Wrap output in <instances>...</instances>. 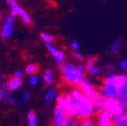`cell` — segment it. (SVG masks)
Returning <instances> with one entry per match:
<instances>
[{
	"mask_svg": "<svg viewBox=\"0 0 127 126\" xmlns=\"http://www.w3.org/2000/svg\"><path fill=\"white\" fill-rule=\"evenodd\" d=\"M125 82V75H109L103 83L102 89L99 91L103 98H118L120 94V88Z\"/></svg>",
	"mask_w": 127,
	"mask_h": 126,
	"instance_id": "obj_1",
	"label": "cell"
},
{
	"mask_svg": "<svg viewBox=\"0 0 127 126\" xmlns=\"http://www.w3.org/2000/svg\"><path fill=\"white\" fill-rule=\"evenodd\" d=\"M71 95L77 105L79 116L85 118H90L94 114V104L91 97L85 95L80 89H73L71 91Z\"/></svg>",
	"mask_w": 127,
	"mask_h": 126,
	"instance_id": "obj_2",
	"label": "cell"
},
{
	"mask_svg": "<svg viewBox=\"0 0 127 126\" xmlns=\"http://www.w3.org/2000/svg\"><path fill=\"white\" fill-rule=\"evenodd\" d=\"M86 72V65L77 67L73 64H65L62 67V74L64 79L71 85H78L79 82L84 79Z\"/></svg>",
	"mask_w": 127,
	"mask_h": 126,
	"instance_id": "obj_3",
	"label": "cell"
},
{
	"mask_svg": "<svg viewBox=\"0 0 127 126\" xmlns=\"http://www.w3.org/2000/svg\"><path fill=\"white\" fill-rule=\"evenodd\" d=\"M102 108L108 110V111L113 114V113H123L124 111V106L122 105L121 101L118 98H104L102 102Z\"/></svg>",
	"mask_w": 127,
	"mask_h": 126,
	"instance_id": "obj_4",
	"label": "cell"
},
{
	"mask_svg": "<svg viewBox=\"0 0 127 126\" xmlns=\"http://www.w3.org/2000/svg\"><path fill=\"white\" fill-rule=\"evenodd\" d=\"M65 102H64V109L68 115L69 118H74V119H78L79 117V112H78V108H77V105L71 95V93H67L65 96Z\"/></svg>",
	"mask_w": 127,
	"mask_h": 126,
	"instance_id": "obj_5",
	"label": "cell"
},
{
	"mask_svg": "<svg viewBox=\"0 0 127 126\" xmlns=\"http://www.w3.org/2000/svg\"><path fill=\"white\" fill-rule=\"evenodd\" d=\"M69 117L63 106L57 105L54 111V124L56 126H66Z\"/></svg>",
	"mask_w": 127,
	"mask_h": 126,
	"instance_id": "obj_6",
	"label": "cell"
},
{
	"mask_svg": "<svg viewBox=\"0 0 127 126\" xmlns=\"http://www.w3.org/2000/svg\"><path fill=\"white\" fill-rule=\"evenodd\" d=\"M45 46H46L47 51L50 52V54L56 60L57 65L62 68L64 65H65L64 64V62H65V53H64L63 51H61V50H58L56 46L53 45L51 42H45Z\"/></svg>",
	"mask_w": 127,
	"mask_h": 126,
	"instance_id": "obj_7",
	"label": "cell"
},
{
	"mask_svg": "<svg viewBox=\"0 0 127 126\" xmlns=\"http://www.w3.org/2000/svg\"><path fill=\"white\" fill-rule=\"evenodd\" d=\"M13 25H14V17L13 15L6 16L3 20V25L1 28V35L3 38H9L13 33Z\"/></svg>",
	"mask_w": 127,
	"mask_h": 126,
	"instance_id": "obj_8",
	"label": "cell"
},
{
	"mask_svg": "<svg viewBox=\"0 0 127 126\" xmlns=\"http://www.w3.org/2000/svg\"><path fill=\"white\" fill-rule=\"evenodd\" d=\"M77 86H78L79 89H80L85 94V95H87L89 97H91L92 95H94V94L97 92L96 88L92 85V83L89 80H87V79H85V78L83 79L82 81L79 82V84Z\"/></svg>",
	"mask_w": 127,
	"mask_h": 126,
	"instance_id": "obj_9",
	"label": "cell"
},
{
	"mask_svg": "<svg viewBox=\"0 0 127 126\" xmlns=\"http://www.w3.org/2000/svg\"><path fill=\"white\" fill-rule=\"evenodd\" d=\"M98 123L97 125L99 126H111L113 125V121L111 118V113L108 110L102 108L100 110V112L98 113Z\"/></svg>",
	"mask_w": 127,
	"mask_h": 126,
	"instance_id": "obj_10",
	"label": "cell"
},
{
	"mask_svg": "<svg viewBox=\"0 0 127 126\" xmlns=\"http://www.w3.org/2000/svg\"><path fill=\"white\" fill-rule=\"evenodd\" d=\"M7 84H8V86H9L11 92H12V91H17V90L22 86V79L13 76L12 78H10L9 80H8Z\"/></svg>",
	"mask_w": 127,
	"mask_h": 126,
	"instance_id": "obj_11",
	"label": "cell"
},
{
	"mask_svg": "<svg viewBox=\"0 0 127 126\" xmlns=\"http://www.w3.org/2000/svg\"><path fill=\"white\" fill-rule=\"evenodd\" d=\"M119 100L121 101V103L124 107L127 105V74H125V82L122 85V87L120 88Z\"/></svg>",
	"mask_w": 127,
	"mask_h": 126,
	"instance_id": "obj_12",
	"label": "cell"
},
{
	"mask_svg": "<svg viewBox=\"0 0 127 126\" xmlns=\"http://www.w3.org/2000/svg\"><path fill=\"white\" fill-rule=\"evenodd\" d=\"M7 4L10 8V13L13 16H16V15H19L20 11L22 10V8L15 2V0H7Z\"/></svg>",
	"mask_w": 127,
	"mask_h": 126,
	"instance_id": "obj_13",
	"label": "cell"
},
{
	"mask_svg": "<svg viewBox=\"0 0 127 126\" xmlns=\"http://www.w3.org/2000/svg\"><path fill=\"white\" fill-rule=\"evenodd\" d=\"M43 82L46 84V85H51L53 84L54 82V79H55V73L54 71L52 70H45L44 73H43Z\"/></svg>",
	"mask_w": 127,
	"mask_h": 126,
	"instance_id": "obj_14",
	"label": "cell"
},
{
	"mask_svg": "<svg viewBox=\"0 0 127 126\" xmlns=\"http://www.w3.org/2000/svg\"><path fill=\"white\" fill-rule=\"evenodd\" d=\"M55 97H57V89L56 88H49V90L46 91L45 96H44V101L45 103H51Z\"/></svg>",
	"mask_w": 127,
	"mask_h": 126,
	"instance_id": "obj_15",
	"label": "cell"
},
{
	"mask_svg": "<svg viewBox=\"0 0 127 126\" xmlns=\"http://www.w3.org/2000/svg\"><path fill=\"white\" fill-rule=\"evenodd\" d=\"M27 123L29 126H36L37 125V116L34 111H30L27 114Z\"/></svg>",
	"mask_w": 127,
	"mask_h": 126,
	"instance_id": "obj_16",
	"label": "cell"
},
{
	"mask_svg": "<svg viewBox=\"0 0 127 126\" xmlns=\"http://www.w3.org/2000/svg\"><path fill=\"white\" fill-rule=\"evenodd\" d=\"M91 99L93 101L94 106H98V107H102V102H103V97L100 95L99 92H96L94 95L91 96Z\"/></svg>",
	"mask_w": 127,
	"mask_h": 126,
	"instance_id": "obj_17",
	"label": "cell"
},
{
	"mask_svg": "<svg viewBox=\"0 0 127 126\" xmlns=\"http://www.w3.org/2000/svg\"><path fill=\"white\" fill-rule=\"evenodd\" d=\"M38 69H39V68H38L37 65H35V64H29V65H27L26 68H25V73L30 76V75H33V74L37 73Z\"/></svg>",
	"mask_w": 127,
	"mask_h": 126,
	"instance_id": "obj_18",
	"label": "cell"
},
{
	"mask_svg": "<svg viewBox=\"0 0 127 126\" xmlns=\"http://www.w3.org/2000/svg\"><path fill=\"white\" fill-rule=\"evenodd\" d=\"M1 92H2V97H3V99H7V98L10 96L11 90H10V88H9V86H8L7 83L4 84V85L2 86V88H1Z\"/></svg>",
	"mask_w": 127,
	"mask_h": 126,
	"instance_id": "obj_19",
	"label": "cell"
},
{
	"mask_svg": "<svg viewBox=\"0 0 127 126\" xmlns=\"http://www.w3.org/2000/svg\"><path fill=\"white\" fill-rule=\"evenodd\" d=\"M120 45H121L120 39H116V40L113 42V44L111 45V49H110L111 53H112V54H116V53L119 51V49H120Z\"/></svg>",
	"mask_w": 127,
	"mask_h": 126,
	"instance_id": "obj_20",
	"label": "cell"
},
{
	"mask_svg": "<svg viewBox=\"0 0 127 126\" xmlns=\"http://www.w3.org/2000/svg\"><path fill=\"white\" fill-rule=\"evenodd\" d=\"M87 71H88L92 76H98V75L100 74V72H101L100 68H99V67H97L96 65L92 66V67H91V68H89Z\"/></svg>",
	"mask_w": 127,
	"mask_h": 126,
	"instance_id": "obj_21",
	"label": "cell"
},
{
	"mask_svg": "<svg viewBox=\"0 0 127 126\" xmlns=\"http://www.w3.org/2000/svg\"><path fill=\"white\" fill-rule=\"evenodd\" d=\"M40 38L44 41V42H52L54 40V37L51 34H47L46 32H41L40 33Z\"/></svg>",
	"mask_w": 127,
	"mask_h": 126,
	"instance_id": "obj_22",
	"label": "cell"
},
{
	"mask_svg": "<svg viewBox=\"0 0 127 126\" xmlns=\"http://www.w3.org/2000/svg\"><path fill=\"white\" fill-rule=\"evenodd\" d=\"M29 84L31 86H33V87H35L38 84V77L35 74L30 75V77H29Z\"/></svg>",
	"mask_w": 127,
	"mask_h": 126,
	"instance_id": "obj_23",
	"label": "cell"
},
{
	"mask_svg": "<svg viewBox=\"0 0 127 126\" xmlns=\"http://www.w3.org/2000/svg\"><path fill=\"white\" fill-rule=\"evenodd\" d=\"M81 125H82L81 122L77 121V120L74 119V118L68 119V121H67V123H66V126H81Z\"/></svg>",
	"mask_w": 127,
	"mask_h": 126,
	"instance_id": "obj_24",
	"label": "cell"
},
{
	"mask_svg": "<svg viewBox=\"0 0 127 126\" xmlns=\"http://www.w3.org/2000/svg\"><path fill=\"white\" fill-rule=\"evenodd\" d=\"M94 65H95V58H94L93 56H91V57H89V59L87 60V64H86L87 70H88L89 68H91L92 66H94Z\"/></svg>",
	"mask_w": 127,
	"mask_h": 126,
	"instance_id": "obj_25",
	"label": "cell"
},
{
	"mask_svg": "<svg viewBox=\"0 0 127 126\" xmlns=\"http://www.w3.org/2000/svg\"><path fill=\"white\" fill-rule=\"evenodd\" d=\"M104 71H105V73H106L108 76H109V75H112V74H114V73H115V70H114V68H113V67H111L110 65L106 66Z\"/></svg>",
	"mask_w": 127,
	"mask_h": 126,
	"instance_id": "obj_26",
	"label": "cell"
},
{
	"mask_svg": "<svg viewBox=\"0 0 127 126\" xmlns=\"http://www.w3.org/2000/svg\"><path fill=\"white\" fill-rule=\"evenodd\" d=\"M81 123H82V126H94V125H95L94 122H92L89 118H85V119H83V121H82Z\"/></svg>",
	"mask_w": 127,
	"mask_h": 126,
	"instance_id": "obj_27",
	"label": "cell"
},
{
	"mask_svg": "<svg viewBox=\"0 0 127 126\" xmlns=\"http://www.w3.org/2000/svg\"><path fill=\"white\" fill-rule=\"evenodd\" d=\"M71 48H72L73 51H78L79 48H80V44H79V42L77 40H73L71 42Z\"/></svg>",
	"mask_w": 127,
	"mask_h": 126,
	"instance_id": "obj_28",
	"label": "cell"
},
{
	"mask_svg": "<svg viewBox=\"0 0 127 126\" xmlns=\"http://www.w3.org/2000/svg\"><path fill=\"white\" fill-rule=\"evenodd\" d=\"M29 98H30L29 92H28V91H24V92L22 93V101H23V102H26V101L29 100Z\"/></svg>",
	"mask_w": 127,
	"mask_h": 126,
	"instance_id": "obj_29",
	"label": "cell"
},
{
	"mask_svg": "<svg viewBox=\"0 0 127 126\" xmlns=\"http://www.w3.org/2000/svg\"><path fill=\"white\" fill-rule=\"evenodd\" d=\"M64 102H65V97L62 96V95H59V96L57 97V105L63 106V105H64Z\"/></svg>",
	"mask_w": 127,
	"mask_h": 126,
	"instance_id": "obj_30",
	"label": "cell"
},
{
	"mask_svg": "<svg viewBox=\"0 0 127 126\" xmlns=\"http://www.w3.org/2000/svg\"><path fill=\"white\" fill-rule=\"evenodd\" d=\"M120 67L124 72L127 73V60H122L120 62Z\"/></svg>",
	"mask_w": 127,
	"mask_h": 126,
	"instance_id": "obj_31",
	"label": "cell"
},
{
	"mask_svg": "<svg viewBox=\"0 0 127 126\" xmlns=\"http://www.w3.org/2000/svg\"><path fill=\"white\" fill-rule=\"evenodd\" d=\"M13 76H15V77H18V78H23V76H24V74H23V72L21 71V70H16V71H14L13 72Z\"/></svg>",
	"mask_w": 127,
	"mask_h": 126,
	"instance_id": "obj_32",
	"label": "cell"
},
{
	"mask_svg": "<svg viewBox=\"0 0 127 126\" xmlns=\"http://www.w3.org/2000/svg\"><path fill=\"white\" fill-rule=\"evenodd\" d=\"M73 56H74L76 59L80 60V61H83V60H84V57H83V55H82V54H80V53H78L77 51H75V53L73 54Z\"/></svg>",
	"mask_w": 127,
	"mask_h": 126,
	"instance_id": "obj_33",
	"label": "cell"
},
{
	"mask_svg": "<svg viewBox=\"0 0 127 126\" xmlns=\"http://www.w3.org/2000/svg\"><path fill=\"white\" fill-rule=\"evenodd\" d=\"M7 100H8V102H9V103H11V104H16V103L18 102L16 99H15L14 97H12L11 95H10V96L7 98Z\"/></svg>",
	"mask_w": 127,
	"mask_h": 126,
	"instance_id": "obj_34",
	"label": "cell"
},
{
	"mask_svg": "<svg viewBox=\"0 0 127 126\" xmlns=\"http://www.w3.org/2000/svg\"><path fill=\"white\" fill-rule=\"evenodd\" d=\"M123 114L127 116V105H126V106L124 107V111H123Z\"/></svg>",
	"mask_w": 127,
	"mask_h": 126,
	"instance_id": "obj_35",
	"label": "cell"
},
{
	"mask_svg": "<svg viewBox=\"0 0 127 126\" xmlns=\"http://www.w3.org/2000/svg\"><path fill=\"white\" fill-rule=\"evenodd\" d=\"M2 82H3V77H2L1 75H0V86L2 85Z\"/></svg>",
	"mask_w": 127,
	"mask_h": 126,
	"instance_id": "obj_36",
	"label": "cell"
},
{
	"mask_svg": "<svg viewBox=\"0 0 127 126\" xmlns=\"http://www.w3.org/2000/svg\"><path fill=\"white\" fill-rule=\"evenodd\" d=\"M2 99H3V97H2V92H1V89H0V102H1Z\"/></svg>",
	"mask_w": 127,
	"mask_h": 126,
	"instance_id": "obj_37",
	"label": "cell"
},
{
	"mask_svg": "<svg viewBox=\"0 0 127 126\" xmlns=\"http://www.w3.org/2000/svg\"><path fill=\"white\" fill-rule=\"evenodd\" d=\"M1 17H2V13H1V12H0V18H1Z\"/></svg>",
	"mask_w": 127,
	"mask_h": 126,
	"instance_id": "obj_38",
	"label": "cell"
}]
</instances>
